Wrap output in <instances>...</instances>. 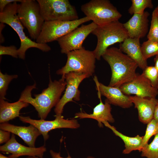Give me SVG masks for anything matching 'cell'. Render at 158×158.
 <instances>
[{
  "label": "cell",
  "instance_id": "6da1fadb",
  "mask_svg": "<svg viewBox=\"0 0 158 158\" xmlns=\"http://www.w3.org/2000/svg\"><path fill=\"white\" fill-rule=\"evenodd\" d=\"M66 85L65 75L59 80L52 81L50 78L48 87L42 92L32 97L31 92L36 88V84L28 86L22 92L19 100L30 104L38 112V117L45 120L51 109L55 107L60 99L62 93Z\"/></svg>",
  "mask_w": 158,
  "mask_h": 158
},
{
  "label": "cell",
  "instance_id": "7a4b0ae2",
  "mask_svg": "<svg viewBox=\"0 0 158 158\" xmlns=\"http://www.w3.org/2000/svg\"><path fill=\"white\" fill-rule=\"evenodd\" d=\"M102 57L108 63L111 70V78L108 86L119 87L136 77V71L138 67L137 63L119 48H108Z\"/></svg>",
  "mask_w": 158,
  "mask_h": 158
},
{
  "label": "cell",
  "instance_id": "3957f363",
  "mask_svg": "<svg viewBox=\"0 0 158 158\" xmlns=\"http://www.w3.org/2000/svg\"><path fill=\"white\" fill-rule=\"evenodd\" d=\"M18 6L17 2H15L6 6L4 11L0 13V22L9 25L18 35L20 41V46L18 49V57L24 59L26 51L31 48H37L44 52L50 51L51 48L47 44L37 43L26 35L23 26L17 16Z\"/></svg>",
  "mask_w": 158,
  "mask_h": 158
},
{
  "label": "cell",
  "instance_id": "277c9868",
  "mask_svg": "<svg viewBox=\"0 0 158 158\" xmlns=\"http://www.w3.org/2000/svg\"><path fill=\"white\" fill-rule=\"evenodd\" d=\"M91 33L97 39L96 46L93 52L98 60L109 46L117 43H121L129 37L123 24L119 20L97 26Z\"/></svg>",
  "mask_w": 158,
  "mask_h": 158
},
{
  "label": "cell",
  "instance_id": "5b68a950",
  "mask_svg": "<svg viewBox=\"0 0 158 158\" xmlns=\"http://www.w3.org/2000/svg\"><path fill=\"white\" fill-rule=\"evenodd\" d=\"M17 14L23 25L27 29L31 38L36 40L45 22L37 0H23L18 4Z\"/></svg>",
  "mask_w": 158,
  "mask_h": 158
},
{
  "label": "cell",
  "instance_id": "8992f818",
  "mask_svg": "<svg viewBox=\"0 0 158 158\" xmlns=\"http://www.w3.org/2000/svg\"><path fill=\"white\" fill-rule=\"evenodd\" d=\"M65 65L56 71L58 75H65L70 72L88 75L90 77L95 72L96 59L93 51L83 48L71 51L67 54Z\"/></svg>",
  "mask_w": 158,
  "mask_h": 158
},
{
  "label": "cell",
  "instance_id": "52a82bcc",
  "mask_svg": "<svg viewBox=\"0 0 158 158\" xmlns=\"http://www.w3.org/2000/svg\"><path fill=\"white\" fill-rule=\"evenodd\" d=\"M81 10L97 26L118 20L122 14L108 0H92L82 5Z\"/></svg>",
  "mask_w": 158,
  "mask_h": 158
},
{
  "label": "cell",
  "instance_id": "ba28073f",
  "mask_svg": "<svg viewBox=\"0 0 158 158\" xmlns=\"http://www.w3.org/2000/svg\"><path fill=\"white\" fill-rule=\"evenodd\" d=\"M45 21L78 19L74 6L68 0H37Z\"/></svg>",
  "mask_w": 158,
  "mask_h": 158
},
{
  "label": "cell",
  "instance_id": "9c48e42d",
  "mask_svg": "<svg viewBox=\"0 0 158 158\" xmlns=\"http://www.w3.org/2000/svg\"><path fill=\"white\" fill-rule=\"evenodd\" d=\"M90 20L89 18L85 16L73 21H45L36 42L40 44H47L48 42L57 41L80 25Z\"/></svg>",
  "mask_w": 158,
  "mask_h": 158
},
{
  "label": "cell",
  "instance_id": "30bf717a",
  "mask_svg": "<svg viewBox=\"0 0 158 158\" xmlns=\"http://www.w3.org/2000/svg\"><path fill=\"white\" fill-rule=\"evenodd\" d=\"M19 118L21 121L29 123L36 128L42 135L45 141L49 138V132L52 130L61 128L76 129L80 126L77 119H65L62 115H56L55 119L52 121L34 119L29 116H20Z\"/></svg>",
  "mask_w": 158,
  "mask_h": 158
},
{
  "label": "cell",
  "instance_id": "8fae6325",
  "mask_svg": "<svg viewBox=\"0 0 158 158\" xmlns=\"http://www.w3.org/2000/svg\"><path fill=\"white\" fill-rule=\"evenodd\" d=\"M97 26L93 22L87 25L82 24L58 39L57 41L61 48V52L67 54L71 51L83 48L84 40Z\"/></svg>",
  "mask_w": 158,
  "mask_h": 158
},
{
  "label": "cell",
  "instance_id": "7c38bea8",
  "mask_svg": "<svg viewBox=\"0 0 158 158\" xmlns=\"http://www.w3.org/2000/svg\"><path fill=\"white\" fill-rule=\"evenodd\" d=\"M89 77L87 74L73 72L65 74L66 88L64 94L55 107L54 111L56 115H61L64 106L68 102L72 101L73 99L80 100L79 85L83 80Z\"/></svg>",
  "mask_w": 158,
  "mask_h": 158
},
{
  "label": "cell",
  "instance_id": "4fadbf2b",
  "mask_svg": "<svg viewBox=\"0 0 158 158\" xmlns=\"http://www.w3.org/2000/svg\"><path fill=\"white\" fill-rule=\"evenodd\" d=\"M125 95H135L142 97H154L158 95V89L153 88L149 80L142 74L137 73L132 81L124 84L118 87Z\"/></svg>",
  "mask_w": 158,
  "mask_h": 158
},
{
  "label": "cell",
  "instance_id": "5bb4252c",
  "mask_svg": "<svg viewBox=\"0 0 158 158\" xmlns=\"http://www.w3.org/2000/svg\"><path fill=\"white\" fill-rule=\"evenodd\" d=\"M0 150L11 154L9 157L11 158H18L22 156L43 158L47 149L44 145L32 147L23 145L17 141L15 134L12 133L10 140L4 145L0 146Z\"/></svg>",
  "mask_w": 158,
  "mask_h": 158
},
{
  "label": "cell",
  "instance_id": "9a60e30c",
  "mask_svg": "<svg viewBox=\"0 0 158 158\" xmlns=\"http://www.w3.org/2000/svg\"><path fill=\"white\" fill-rule=\"evenodd\" d=\"M94 80L97 94L106 97L110 104L124 108L131 107L133 103L129 96L124 94L118 87L107 86L99 82L96 76Z\"/></svg>",
  "mask_w": 158,
  "mask_h": 158
},
{
  "label": "cell",
  "instance_id": "2e32d148",
  "mask_svg": "<svg viewBox=\"0 0 158 158\" xmlns=\"http://www.w3.org/2000/svg\"><path fill=\"white\" fill-rule=\"evenodd\" d=\"M150 15L147 11L142 14H134L127 22L123 24L129 37L140 39L146 36L148 31Z\"/></svg>",
  "mask_w": 158,
  "mask_h": 158
},
{
  "label": "cell",
  "instance_id": "e0dca14e",
  "mask_svg": "<svg viewBox=\"0 0 158 158\" xmlns=\"http://www.w3.org/2000/svg\"><path fill=\"white\" fill-rule=\"evenodd\" d=\"M135 107L138 109L140 121L147 124L153 118L155 107L158 99L154 97H142L129 96Z\"/></svg>",
  "mask_w": 158,
  "mask_h": 158
},
{
  "label": "cell",
  "instance_id": "ac0fdd59",
  "mask_svg": "<svg viewBox=\"0 0 158 158\" xmlns=\"http://www.w3.org/2000/svg\"><path fill=\"white\" fill-rule=\"evenodd\" d=\"M0 129L10 132L20 138L29 147H34L37 138L41 134L34 126H17L8 122L1 123Z\"/></svg>",
  "mask_w": 158,
  "mask_h": 158
},
{
  "label": "cell",
  "instance_id": "d6986e66",
  "mask_svg": "<svg viewBox=\"0 0 158 158\" xmlns=\"http://www.w3.org/2000/svg\"><path fill=\"white\" fill-rule=\"evenodd\" d=\"M97 95L100 99V103L94 107L93 113L89 114L83 112L77 113L75 114V118L80 119L90 118L96 120L98 122L99 126L102 127L103 122L113 123L114 119L111 113V108L108 101L106 99L104 104L102 101L101 96L98 94Z\"/></svg>",
  "mask_w": 158,
  "mask_h": 158
},
{
  "label": "cell",
  "instance_id": "ffe728a7",
  "mask_svg": "<svg viewBox=\"0 0 158 158\" xmlns=\"http://www.w3.org/2000/svg\"><path fill=\"white\" fill-rule=\"evenodd\" d=\"M140 40L128 37L120 43L119 49L135 61L138 67L143 70L148 66L147 63L143 55Z\"/></svg>",
  "mask_w": 158,
  "mask_h": 158
},
{
  "label": "cell",
  "instance_id": "44dd1931",
  "mask_svg": "<svg viewBox=\"0 0 158 158\" xmlns=\"http://www.w3.org/2000/svg\"><path fill=\"white\" fill-rule=\"evenodd\" d=\"M5 99H0V123L7 122L9 121L19 117L20 112L23 108L28 107L29 104L18 100L9 103Z\"/></svg>",
  "mask_w": 158,
  "mask_h": 158
},
{
  "label": "cell",
  "instance_id": "7402d4cb",
  "mask_svg": "<svg viewBox=\"0 0 158 158\" xmlns=\"http://www.w3.org/2000/svg\"><path fill=\"white\" fill-rule=\"evenodd\" d=\"M104 125L111 129L114 133L119 137L123 141L125 144V149L123 153L128 154L133 150H138L140 152L143 136L139 135L134 137H130L125 135L118 131L116 128L111 125L107 121L103 122Z\"/></svg>",
  "mask_w": 158,
  "mask_h": 158
},
{
  "label": "cell",
  "instance_id": "603a6c76",
  "mask_svg": "<svg viewBox=\"0 0 158 158\" xmlns=\"http://www.w3.org/2000/svg\"><path fill=\"white\" fill-rule=\"evenodd\" d=\"M132 4L128 10L131 15L142 14L146 8H152L153 5L151 0H131Z\"/></svg>",
  "mask_w": 158,
  "mask_h": 158
},
{
  "label": "cell",
  "instance_id": "cb8c5ba5",
  "mask_svg": "<svg viewBox=\"0 0 158 158\" xmlns=\"http://www.w3.org/2000/svg\"><path fill=\"white\" fill-rule=\"evenodd\" d=\"M141 156L147 158H158V133L154 135L150 144H145L142 148Z\"/></svg>",
  "mask_w": 158,
  "mask_h": 158
},
{
  "label": "cell",
  "instance_id": "d4e9b609",
  "mask_svg": "<svg viewBox=\"0 0 158 158\" xmlns=\"http://www.w3.org/2000/svg\"><path fill=\"white\" fill-rule=\"evenodd\" d=\"M141 47L143 55L147 60L158 54V42L148 40L143 43Z\"/></svg>",
  "mask_w": 158,
  "mask_h": 158
},
{
  "label": "cell",
  "instance_id": "484cf974",
  "mask_svg": "<svg viewBox=\"0 0 158 158\" xmlns=\"http://www.w3.org/2000/svg\"><path fill=\"white\" fill-rule=\"evenodd\" d=\"M147 37L149 40L158 42V16L155 9L152 13L150 28Z\"/></svg>",
  "mask_w": 158,
  "mask_h": 158
},
{
  "label": "cell",
  "instance_id": "4316f807",
  "mask_svg": "<svg viewBox=\"0 0 158 158\" xmlns=\"http://www.w3.org/2000/svg\"><path fill=\"white\" fill-rule=\"evenodd\" d=\"M18 77L17 75L4 74L0 71V99H6L5 96L9 83L12 80Z\"/></svg>",
  "mask_w": 158,
  "mask_h": 158
},
{
  "label": "cell",
  "instance_id": "83f0119b",
  "mask_svg": "<svg viewBox=\"0 0 158 158\" xmlns=\"http://www.w3.org/2000/svg\"><path fill=\"white\" fill-rule=\"evenodd\" d=\"M142 74L150 81L152 86L158 89V71L154 66H147Z\"/></svg>",
  "mask_w": 158,
  "mask_h": 158
},
{
  "label": "cell",
  "instance_id": "f1b7e54d",
  "mask_svg": "<svg viewBox=\"0 0 158 158\" xmlns=\"http://www.w3.org/2000/svg\"><path fill=\"white\" fill-rule=\"evenodd\" d=\"M157 133L158 122L153 118L147 123L145 135L143 136L141 149L145 144L148 143L149 140L152 136Z\"/></svg>",
  "mask_w": 158,
  "mask_h": 158
},
{
  "label": "cell",
  "instance_id": "f546056e",
  "mask_svg": "<svg viewBox=\"0 0 158 158\" xmlns=\"http://www.w3.org/2000/svg\"><path fill=\"white\" fill-rule=\"evenodd\" d=\"M18 49L14 45L9 46H0V55H9L12 57L17 58L18 57Z\"/></svg>",
  "mask_w": 158,
  "mask_h": 158
},
{
  "label": "cell",
  "instance_id": "4dcf8cb0",
  "mask_svg": "<svg viewBox=\"0 0 158 158\" xmlns=\"http://www.w3.org/2000/svg\"><path fill=\"white\" fill-rule=\"evenodd\" d=\"M11 133L9 132L0 130V144L6 143L10 139Z\"/></svg>",
  "mask_w": 158,
  "mask_h": 158
},
{
  "label": "cell",
  "instance_id": "1f68e13d",
  "mask_svg": "<svg viewBox=\"0 0 158 158\" xmlns=\"http://www.w3.org/2000/svg\"><path fill=\"white\" fill-rule=\"evenodd\" d=\"M23 0H0V13L2 12L5 7L9 4L15 2H21Z\"/></svg>",
  "mask_w": 158,
  "mask_h": 158
},
{
  "label": "cell",
  "instance_id": "d6a6232c",
  "mask_svg": "<svg viewBox=\"0 0 158 158\" xmlns=\"http://www.w3.org/2000/svg\"><path fill=\"white\" fill-rule=\"evenodd\" d=\"M50 154L52 158H72L69 154H68V156L65 158L61 157V156L60 152H54L52 150H50L49 151ZM87 158H95L92 156H88Z\"/></svg>",
  "mask_w": 158,
  "mask_h": 158
},
{
  "label": "cell",
  "instance_id": "836d02e7",
  "mask_svg": "<svg viewBox=\"0 0 158 158\" xmlns=\"http://www.w3.org/2000/svg\"><path fill=\"white\" fill-rule=\"evenodd\" d=\"M153 119L158 122V103L156 105L155 109Z\"/></svg>",
  "mask_w": 158,
  "mask_h": 158
},
{
  "label": "cell",
  "instance_id": "e575fe53",
  "mask_svg": "<svg viewBox=\"0 0 158 158\" xmlns=\"http://www.w3.org/2000/svg\"><path fill=\"white\" fill-rule=\"evenodd\" d=\"M154 67L158 71V54L155 56L154 58Z\"/></svg>",
  "mask_w": 158,
  "mask_h": 158
},
{
  "label": "cell",
  "instance_id": "d590c367",
  "mask_svg": "<svg viewBox=\"0 0 158 158\" xmlns=\"http://www.w3.org/2000/svg\"><path fill=\"white\" fill-rule=\"evenodd\" d=\"M0 158H11L9 157H7L3 155L2 154H0Z\"/></svg>",
  "mask_w": 158,
  "mask_h": 158
},
{
  "label": "cell",
  "instance_id": "8d00e7d4",
  "mask_svg": "<svg viewBox=\"0 0 158 158\" xmlns=\"http://www.w3.org/2000/svg\"><path fill=\"white\" fill-rule=\"evenodd\" d=\"M26 158H41V157H36V156H34V157L29 156Z\"/></svg>",
  "mask_w": 158,
  "mask_h": 158
},
{
  "label": "cell",
  "instance_id": "74e56055",
  "mask_svg": "<svg viewBox=\"0 0 158 158\" xmlns=\"http://www.w3.org/2000/svg\"><path fill=\"white\" fill-rule=\"evenodd\" d=\"M155 10H156V12L157 13V14L158 16V5L155 8Z\"/></svg>",
  "mask_w": 158,
  "mask_h": 158
}]
</instances>
